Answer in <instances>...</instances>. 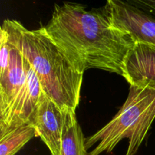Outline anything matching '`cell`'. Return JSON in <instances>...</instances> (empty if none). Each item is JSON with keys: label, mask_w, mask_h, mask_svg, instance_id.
<instances>
[{"label": "cell", "mask_w": 155, "mask_h": 155, "mask_svg": "<svg viewBox=\"0 0 155 155\" xmlns=\"http://www.w3.org/2000/svg\"><path fill=\"white\" fill-rule=\"evenodd\" d=\"M45 30L79 72L101 69L123 77L126 59L136 45L115 27L104 8L87 10L78 3L55 5Z\"/></svg>", "instance_id": "6da1fadb"}, {"label": "cell", "mask_w": 155, "mask_h": 155, "mask_svg": "<svg viewBox=\"0 0 155 155\" xmlns=\"http://www.w3.org/2000/svg\"><path fill=\"white\" fill-rule=\"evenodd\" d=\"M1 30L9 45L30 64L47 96L61 108L75 111L80 102L83 74L74 68L45 27L30 30L16 20L6 19Z\"/></svg>", "instance_id": "7a4b0ae2"}, {"label": "cell", "mask_w": 155, "mask_h": 155, "mask_svg": "<svg viewBox=\"0 0 155 155\" xmlns=\"http://www.w3.org/2000/svg\"><path fill=\"white\" fill-rule=\"evenodd\" d=\"M155 120V89L130 85L127 100L118 113L85 141L88 155L110 153L124 139H129L126 155H135Z\"/></svg>", "instance_id": "3957f363"}, {"label": "cell", "mask_w": 155, "mask_h": 155, "mask_svg": "<svg viewBox=\"0 0 155 155\" xmlns=\"http://www.w3.org/2000/svg\"><path fill=\"white\" fill-rule=\"evenodd\" d=\"M111 24L136 44L155 48V18L130 2L108 0L103 7Z\"/></svg>", "instance_id": "277c9868"}, {"label": "cell", "mask_w": 155, "mask_h": 155, "mask_svg": "<svg viewBox=\"0 0 155 155\" xmlns=\"http://www.w3.org/2000/svg\"><path fill=\"white\" fill-rule=\"evenodd\" d=\"M70 110H72L59 107L43 92L30 117L29 123L51 155L60 154L64 128Z\"/></svg>", "instance_id": "5b68a950"}, {"label": "cell", "mask_w": 155, "mask_h": 155, "mask_svg": "<svg viewBox=\"0 0 155 155\" xmlns=\"http://www.w3.org/2000/svg\"><path fill=\"white\" fill-rule=\"evenodd\" d=\"M123 77L130 85L155 89V48L136 44L126 59Z\"/></svg>", "instance_id": "8992f818"}, {"label": "cell", "mask_w": 155, "mask_h": 155, "mask_svg": "<svg viewBox=\"0 0 155 155\" xmlns=\"http://www.w3.org/2000/svg\"><path fill=\"white\" fill-rule=\"evenodd\" d=\"M85 141L86 139L77 120L75 111L70 110L64 128L59 155H88Z\"/></svg>", "instance_id": "52a82bcc"}, {"label": "cell", "mask_w": 155, "mask_h": 155, "mask_svg": "<svg viewBox=\"0 0 155 155\" xmlns=\"http://www.w3.org/2000/svg\"><path fill=\"white\" fill-rule=\"evenodd\" d=\"M37 136L31 124H25L0 137V155H15L29 141Z\"/></svg>", "instance_id": "ba28073f"}, {"label": "cell", "mask_w": 155, "mask_h": 155, "mask_svg": "<svg viewBox=\"0 0 155 155\" xmlns=\"http://www.w3.org/2000/svg\"><path fill=\"white\" fill-rule=\"evenodd\" d=\"M136 5H141L146 7L155 12V0H136V1L130 2Z\"/></svg>", "instance_id": "9c48e42d"}]
</instances>
